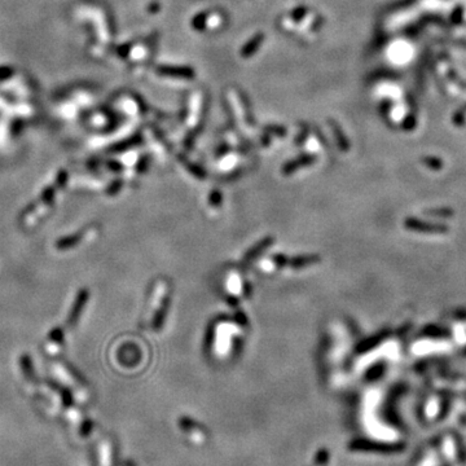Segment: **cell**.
I'll return each instance as SVG.
<instances>
[{
    "instance_id": "6da1fadb",
    "label": "cell",
    "mask_w": 466,
    "mask_h": 466,
    "mask_svg": "<svg viewBox=\"0 0 466 466\" xmlns=\"http://www.w3.org/2000/svg\"><path fill=\"white\" fill-rule=\"evenodd\" d=\"M159 71H162V74L172 75V77H184L191 78L193 77V73L189 69L185 68H162Z\"/></svg>"
},
{
    "instance_id": "7a4b0ae2",
    "label": "cell",
    "mask_w": 466,
    "mask_h": 466,
    "mask_svg": "<svg viewBox=\"0 0 466 466\" xmlns=\"http://www.w3.org/2000/svg\"><path fill=\"white\" fill-rule=\"evenodd\" d=\"M260 40H261V35H259V37H256L255 39L251 40V42L244 48V56H250L251 53H254V51L256 49V47L260 44Z\"/></svg>"
}]
</instances>
